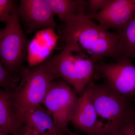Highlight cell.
<instances>
[{
	"label": "cell",
	"instance_id": "19",
	"mask_svg": "<svg viewBox=\"0 0 135 135\" xmlns=\"http://www.w3.org/2000/svg\"><path fill=\"white\" fill-rule=\"evenodd\" d=\"M9 134L6 131L0 128V135H9Z\"/></svg>",
	"mask_w": 135,
	"mask_h": 135
},
{
	"label": "cell",
	"instance_id": "16",
	"mask_svg": "<svg viewBox=\"0 0 135 135\" xmlns=\"http://www.w3.org/2000/svg\"><path fill=\"white\" fill-rule=\"evenodd\" d=\"M18 9L15 1L0 0V21L6 23Z\"/></svg>",
	"mask_w": 135,
	"mask_h": 135
},
{
	"label": "cell",
	"instance_id": "6",
	"mask_svg": "<svg viewBox=\"0 0 135 135\" xmlns=\"http://www.w3.org/2000/svg\"><path fill=\"white\" fill-rule=\"evenodd\" d=\"M76 92L65 80L53 81L42 104L51 114L58 135H65L79 103Z\"/></svg>",
	"mask_w": 135,
	"mask_h": 135
},
{
	"label": "cell",
	"instance_id": "11",
	"mask_svg": "<svg viewBox=\"0 0 135 135\" xmlns=\"http://www.w3.org/2000/svg\"><path fill=\"white\" fill-rule=\"evenodd\" d=\"M23 134L47 135L56 133L51 114L41 104L33 107L25 112L23 117Z\"/></svg>",
	"mask_w": 135,
	"mask_h": 135
},
{
	"label": "cell",
	"instance_id": "1",
	"mask_svg": "<svg viewBox=\"0 0 135 135\" xmlns=\"http://www.w3.org/2000/svg\"><path fill=\"white\" fill-rule=\"evenodd\" d=\"M57 28L63 46L65 44L75 46L95 64L105 57L119 60L118 34L105 30L85 13L75 15Z\"/></svg>",
	"mask_w": 135,
	"mask_h": 135
},
{
	"label": "cell",
	"instance_id": "5",
	"mask_svg": "<svg viewBox=\"0 0 135 135\" xmlns=\"http://www.w3.org/2000/svg\"><path fill=\"white\" fill-rule=\"evenodd\" d=\"M6 24L0 32V62L10 73L21 75L29 42L22 30L18 9Z\"/></svg>",
	"mask_w": 135,
	"mask_h": 135
},
{
	"label": "cell",
	"instance_id": "14",
	"mask_svg": "<svg viewBox=\"0 0 135 135\" xmlns=\"http://www.w3.org/2000/svg\"><path fill=\"white\" fill-rule=\"evenodd\" d=\"M117 31L118 60L123 57L135 58V14L125 26Z\"/></svg>",
	"mask_w": 135,
	"mask_h": 135
},
{
	"label": "cell",
	"instance_id": "9",
	"mask_svg": "<svg viewBox=\"0 0 135 135\" xmlns=\"http://www.w3.org/2000/svg\"><path fill=\"white\" fill-rule=\"evenodd\" d=\"M77 129L90 135H109V133L98 117L86 86L79 97L77 110L71 121Z\"/></svg>",
	"mask_w": 135,
	"mask_h": 135
},
{
	"label": "cell",
	"instance_id": "20",
	"mask_svg": "<svg viewBox=\"0 0 135 135\" xmlns=\"http://www.w3.org/2000/svg\"><path fill=\"white\" fill-rule=\"evenodd\" d=\"M67 134L68 135H81L79 134H77V133H73L71 131H70V130H68L67 132Z\"/></svg>",
	"mask_w": 135,
	"mask_h": 135
},
{
	"label": "cell",
	"instance_id": "18",
	"mask_svg": "<svg viewBox=\"0 0 135 135\" xmlns=\"http://www.w3.org/2000/svg\"><path fill=\"white\" fill-rule=\"evenodd\" d=\"M109 135H135V118L113 131Z\"/></svg>",
	"mask_w": 135,
	"mask_h": 135
},
{
	"label": "cell",
	"instance_id": "15",
	"mask_svg": "<svg viewBox=\"0 0 135 135\" xmlns=\"http://www.w3.org/2000/svg\"><path fill=\"white\" fill-rule=\"evenodd\" d=\"M21 79V75L10 73L0 62V86L3 90L12 93L16 89Z\"/></svg>",
	"mask_w": 135,
	"mask_h": 135
},
{
	"label": "cell",
	"instance_id": "13",
	"mask_svg": "<svg viewBox=\"0 0 135 135\" xmlns=\"http://www.w3.org/2000/svg\"><path fill=\"white\" fill-rule=\"evenodd\" d=\"M52 12L66 23L75 15L85 13L87 1L83 0H46Z\"/></svg>",
	"mask_w": 135,
	"mask_h": 135
},
{
	"label": "cell",
	"instance_id": "2",
	"mask_svg": "<svg viewBox=\"0 0 135 135\" xmlns=\"http://www.w3.org/2000/svg\"><path fill=\"white\" fill-rule=\"evenodd\" d=\"M44 62L51 71L71 85L79 97L92 81L95 71L91 59L70 44H65L58 54Z\"/></svg>",
	"mask_w": 135,
	"mask_h": 135
},
{
	"label": "cell",
	"instance_id": "3",
	"mask_svg": "<svg viewBox=\"0 0 135 135\" xmlns=\"http://www.w3.org/2000/svg\"><path fill=\"white\" fill-rule=\"evenodd\" d=\"M87 86L98 117L109 134L135 118V108L129 99L119 94L107 82L97 84L91 81Z\"/></svg>",
	"mask_w": 135,
	"mask_h": 135
},
{
	"label": "cell",
	"instance_id": "4",
	"mask_svg": "<svg viewBox=\"0 0 135 135\" xmlns=\"http://www.w3.org/2000/svg\"><path fill=\"white\" fill-rule=\"evenodd\" d=\"M21 74L19 84L10 96L12 103L24 115L30 108L42 104L51 83L59 78L44 62L32 68L23 66Z\"/></svg>",
	"mask_w": 135,
	"mask_h": 135
},
{
	"label": "cell",
	"instance_id": "12",
	"mask_svg": "<svg viewBox=\"0 0 135 135\" xmlns=\"http://www.w3.org/2000/svg\"><path fill=\"white\" fill-rule=\"evenodd\" d=\"M23 117L21 111L11 101L10 93L1 90L0 128L12 135L23 134Z\"/></svg>",
	"mask_w": 135,
	"mask_h": 135
},
{
	"label": "cell",
	"instance_id": "21",
	"mask_svg": "<svg viewBox=\"0 0 135 135\" xmlns=\"http://www.w3.org/2000/svg\"><path fill=\"white\" fill-rule=\"evenodd\" d=\"M47 135H58V134L56 133H51V134H49Z\"/></svg>",
	"mask_w": 135,
	"mask_h": 135
},
{
	"label": "cell",
	"instance_id": "10",
	"mask_svg": "<svg viewBox=\"0 0 135 135\" xmlns=\"http://www.w3.org/2000/svg\"><path fill=\"white\" fill-rule=\"evenodd\" d=\"M135 14V0H110L106 7L89 17L105 30L123 28Z\"/></svg>",
	"mask_w": 135,
	"mask_h": 135
},
{
	"label": "cell",
	"instance_id": "17",
	"mask_svg": "<svg viewBox=\"0 0 135 135\" xmlns=\"http://www.w3.org/2000/svg\"><path fill=\"white\" fill-rule=\"evenodd\" d=\"M110 0H89L87 1L86 15L89 17L95 15L108 5Z\"/></svg>",
	"mask_w": 135,
	"mask_h": 135
},
{
	"label": "cell",
	"instance_id": "7",
	"mask_svg": "<svg viewBox=\"0 0 135 135\" xmlns=\"http://www.w3.org/2000/svg\"><path fill=\"white\" fill-rule=\"evenodd\" d=\"M95 70L107 80L114 90L129 99L135 96V66L129 58L123 57L116 62L103 61L95 64Z\"/></svg>",
	"mask_w": 135,
	"mask_h": 135
},
{
	"label": "cell",
	"instance_id": "22",
	"mask_svg": "<svg viewBox=\"0 0 135 135\" xmlns=\"http://www.w3.org/2000/svg\"><path fill=\"white\" fill-rule=\"evenodd\" d=\"M21 135H28L25 134H22Z\"/></svg>",
	"mask_w": 135,
	"mask_h": 135
},
{
	"label": "cell",
	"instance_id": "8",
	"mask_svg": "<svg viewBox=\"0 0 135 135\" xmlns=\"http://www.w3.org/2000/svg\"><path fill=\"white\" fill-rule=\"evenodd\" d=\"M18 12L28 33L57 26L54 20L55 15L46 0H21Z\"/></svg>",
	"mask_w": 135,
	"mask_h": 135
}]
</instances>
